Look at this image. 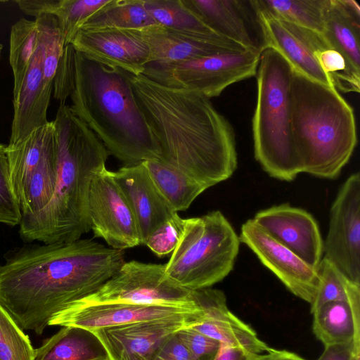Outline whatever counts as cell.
I'll return each mask as SVG.
<instances>
[{"mask_svg": "<svg viewBox=\"0 0 360 360\" xmlns=\"http://www.w3.org/2000/svg\"><path fill=\"white\" fill-rule=\"evenodd\" d=\"M128 31L147 46L148 63H175L247 50L229 39L176 31L161 25Z\"/></svg>", "mask_w": 360, "mask_h": 360, "instance_id": "e0dca14e", "label": "cell"}, {"mask_svg": "<svg viewBox=\"0 0 360 360\" xmlns=\"http://www.w3.org/2000/svg\"><path fill=\"white\" fill-rule=\"evenodd\" d=\"M255 354L240 347L225 344L220 345L214 360H252Z\"/></svg>", "mask_w": 360, "mask_h": 360, "instance_id": "b9f144b4", "label": "cell"}, {"mask_svg": "<svg viewBox=\"0 0 360 360\" xmlns=\"http://www.w3.org/2000/svg\"><path fill=\"white\" fill-rule=\"evenodd\" d=\"M34 356L28 336L0 304V360H34Z\"/></svg>", "mask_w": 360, "mask_h": 360, "instance_id": "d590c367", "label": "cell"}, {"mask_svg": "<svg viewBox=\"0 0 360 360\" xmlns=\"http://www.w3.org/2000/svg\"><path fill=\"white\" fill-rule=\"evenodd\" d=\"M193 297L202 310V316L192 328L221 344L240 347L254 354L272 349L256 332L233 314L227 307L224 292L210 288L193 290Z\"/></svg>", "mask_w": 360, "mask_h": 360, "instance_id": "ac0fdd59", "label": "cell"}, {"mask_svg": "<svg viewBox=\"0 0 360 360\" xmlns=\"http://www.w3.org/2000/svg\"><path fill=\"white\" fill-rule=\"evenodd\" d=\"M56 142L53 122L39 127L25 139L14 145H7L11 180L19 202L30 179L47 150Z\"/></svg>", "mask_w": 360, "mask_h": 360, "instance_id": "cb8c5ba5", "label": "cell"}, {"mask_svg": "<svg viewBox=\"0 0 360 360\" xmlns=\"http://www.w3.org/2000/svg\"><path fill=\"white\" fill-rule=\"evenodd\" d=\"M37 41L41 49L42 71L45 85L53 90L57 68L65 48L63 27L52 14H42L35 18Z\"/></svg>", "mask_w": 360, "mask_h": 360, "instance_id": "836d02e7", "label": "cell"}, {"mask_svg": "<svg viewBox=\"0 0 360 360\" xmlns=\"http://www.w3.org/2000/svg\"><path fill=\"white\" fill-rule=\"evenodd\" d=\"M322 34L344 58L352 81L360 86V7L353 0H328Z\"/></svg>", "mask_w": 360, "mask_h": 360, "instance_id": "603a6c76", "label": "cell"}, {"mask_svg": "<svg viewBox=\"0 0 360 360\" xmlns=\"http://www.w3.org/2000/svg\"><path fill=\"white\" fill-rule=\"evenodd\" d=\"M110 0H20L19 8L26 15L56 16L63 27L65 46L71 44L81 25Z\"/></svg>", "mask_w": 360, "mask_h": 360, "instance_id": "4316f807", "label": "cell"}, {"mask_svg": "<svg viewBox=\"0 0 360 360\" xmlns=\"http://www.w3.org/2000/svg\"><path fill=\"white\" fill-rule=\"evenodd\" d=\"M153 181L172 209L187 210L208 188L176 168L162 161L143 162Z\"/></svg>", "mask_w": 360, "mask_h": 360, "instance_id": "83f0119b", "label": "cell"}, {"mask_svg": "<svg viewBox=\"0 0 360 360\" xmlns=\"http://www.w3.org/2000/svg\"><path fill=\"white\" fill-rule=\"evenodd\" d=\"M6 147L0 143V224L15 226L20 225L22 214L11 184Z\"/></svg>", "mask_w": 360, "mask_h": 360, "instance_id": "8d00e7d4", "label": "cell"}, {"mask_svg": "<svg viewBox=\"0 0 360 360\" xmlns=\"http://www.w3.org/2000/svg\"><path fill=\"white\" fill-rule=\"evenodd\" d=\"M160 149L162 162L208 188L237 168L236 136L210 100L123 70Z\"/></svg>", "mask_w": 360, "mask_h": 360, "instance_id": "7a4b0ae2", "label": "cell"}, {"mask_svg": "<svg viewBox=\"0 0 360 360\" xmlns=\"http://www.w3.org/2000/svg\"><path fill=\"white\" fill-rule=\"evenodd\" d=\"M134 215L141 244L177 212L167 202L143 162L124 165L112 172Z\"/></svg>", "mask_w": 360, "mask_h": 360, "instance_id": "ffe728a7", "label": "cell"}, {"mask_svg": "<svg viewBox=\"0 0 360 360\" xmlns=\"http://www.w3.org/2000/svg\"><path fill=\"white\" fill-rule=\"evenodd\" d=\"M183 231V219L178 213L156 229L146 240V245L154 254L162 257L176 248Z\"/></svg>", "mask_w": 360, "mask_h": 360, "instance_id": "74e56055", "label": "cell"}, {"mask_svg": "<svg viewBox=\"0 0 360 360\" xmlns=\"http://www.w3.org/2000/svg\"><path fill=\"white\" fill-rule=\"evenodd\" d=\"M250 2L256 15L262 49L269 47L276 50L294 70L333 86L314 56L316 51L331 46L323 35L277 18L255 5L252 0Z\"/></svg>", "mask_w": 360, "mask_h": 360, "instance_id": "4fadbf2b", "label": "cell"}, {"mask_svg": "<svg viewBox=\"0 0 360 360\" xmlns=\"http://www.w3.org/2000/svg\"><path fill=\"white\" fill-rule=\"evenodd\" d=\"M105 302L199 308L193 290L172 281L165 264L135 260L125 262L97 291L72 306Z\"/></svg>", "mask_w": 360, "mask_h": 360, "instance_id": "9c48e42d", "label": "cell"}, {"mask_svg": "<svg viewBox=\"0 0 360 360\" xmlns=\"http://www.w3.org/2000/svg\"><path fill=\"white\" fill-rule=\"evenodd\" d=\"M207 25L247 50L262 49L253 32L260 34L255 11L249 1L182 0Z\"/></svg>", "mask_w": 360, "mask_h": 360, "instance_id": "44dd1931", "label": "cell"}, {"mask_svg": "<svg viewBox=\"0 0 360 360\" xmlns=\"http://www.w3.org/2000/svg\"><path fill=\"white\" fill-rule=\"evenodd\" d=\"M143 1L147 12L159 25L176 31L228 39L207 25L182 0Z\"/></svg>", "mask_w": 360, "mask_h": 360, "instance_id": "4dcf8cb0", "label": "cell"}, {"mask_svg": "<svg viewBox=\"0 0 360 360\" xmlns=\"http://www.w3.org/2000/svg\"><path fill=\"white\" fill-rule=\"evenodd\" d=\"M34 360H109L105 347L90 330L63 326L34 349Z\"/></svg>", "mask_w": 360, "mask_h": 360, "instance_id": "d4e9b609", "label": "cell"}, {"mask_svg": "<svg viewBox=\"0 0 360 360\" xmlns=\"http://www.w3.org/2000/svg\"><path fill=\"white\" fill-rule=\"evenodd\" d=\"M261 51H231L169 63H149L142 75L161 85L210 99L229 86L255 76Z\"/></svg>", "mask_w": 360, "mask_h": 360, "instance_id": "ba28073f", "label": "cell"}, {"mask_svg": "<svg viewBox=\"0 0 360 360\" xmlns=\"http://www.w3.org/2000/svg\"><path fill=\"white\" fill-rule=\"evenodd\" d=\"M87 217L94 237L103 238L110 248L124 250L142 245L130 205L112 172L105 166L98 169L91 178Z\"/></svg>", "mask_w": 360, "mask_h": 360, "instance_id": "30bf717a", "label": "cell"}, {"mask_svg": "<svg viewBox=\"0 0 360 360\" xmlns=\"http://www.w3.org/2000/svg\"><path fill=\"white\" fill-rule=\"evenodd\" d=\"M360 347L353 342L324 346V350L317 360H359Z\"/></svg>", "mask_w": 360, "mask_h": 360, "instance_id": "ab89813d", "label": "cell"}, {"mask_svg": "<svg viewBox=\"0 0 360 360\" xmlns=\"http://www.w3.org/2000/svg\"><path fill=\"white\" fill-rule=\"evenodd\" d=\"M52 91L44 82L41 49L37 41L20 89L13 97L14 114L8 145L21 142L48 124L46 114Z\"/></svg>", "mask_w": 360, "mask_h": 360, "instance_id": "7402d4cb", "label": "cell"}, {"mask_svg": "<svg viewBox=\"0 0 360 360\" xmlns=\"http://www.w3.org/2000/svg\"><path fill=\"white\" fill-rule=\"evenodd\" d=\"M252 360H306L298 354L287 350L273 349L265 354H255Z\"/></svg>", "mask_w": 360, "mask_h": 360, "instance_id": "7bdbcfd3", "label": "cell"}, {"mask_svg": "<svg viewBox=\"0 0 360 360\" xmlns=\"http://www.w3.org/2000/svg\"><path fill=\"white\" fill-rule=\"evenodd\" d=\"M37 46L35 20L21 18L14 23L10 34L9 61L13 73V97L22 86L30 63Z\"/></svg>", "mask_w": 360, "mask_h": 360, "instance_id": "e575fe53", "label": "cell"}, {"mask_svg": "<svg viewBox=\"0 0 360 360\" xmlns=\"http://www.w3.org/2000/svg\"><path fill=\"white\" fill-rule=\"evenodd\" d=\"M291 131L302 172L337 178L357 143L353 108L333 86L292 69Z\"/></svg>", "mask_w": 360, "mask_h": 360, "instance_id": "5b68a950", "label": "cell"}, {"mask_svg": "<svg viewBox=\"0 0 360 360\" xmlns=\"http://www.w3.org/2000/svg\"><path fill=\"white\" fill-rule=\"evenodd\" d=\"M71 44L91 60L134 75L148 63L147 46L128 30H79Z\"/></svg>", "mask_w": 360, "mask_h": 360, "instance_id": "d6986e66", "label": "cell"}, {"mask_svg": "<svg viewBox=\"0 0 360 360\" xmlns=\"http://www.w3.org/2000/svg\"><path fill=\"white\" fill-rule=\"evenodd\" d=\"M60 103L70 98L74 112L124 165L162 161L160 146L137 105L123 70L65 46L53 83Z\"/></svg>", "mask_w": 360, "mask_h": 360, "instance_id": "3957f363", "label": "cell"}, {"mask_svg": "<svg viewBox=\"0 0 360 360\" xmlns=\"http://www.w3.org/2000/svg\"><path fill=\"white\" fill-rule=\"evenodd\" d=\"M271 15L298 26L321 33L328 0H252Z\"/></svg>", "mask_w": 360, "mask_h": 360, "instance_id": "1f68e13d", "label": "cell"}, {"mask_svg": "<svg viewBox=\"0 0 360 360\" xmlns=\"http://www.w3.org/2000/svg\"><path fill=\"white\" fill-rule=\"evenodd\" d=\"M202 312L200 307L193 309L165 305L105 302L70 307L54 316L49 326H72L92 330L142 321L189 316Z\"/></svg>", "mask_w": 360, "mask_h": 360, "instance_id": "2e32d148", "label": "cell"}, {"mask_svg": "<svg viewBox=\"0 0 360 360\" xmlns=\"http://www.w3.org/2000/svg\"><path fill=\"white\" fill-rule=\"evenodd\" d=\"M177 335L193 360H214L221 345L219 341L199 333L192 327L182 328Z\"/></svg>", "mask_w": 360, "mask_h": 360, "instance_id": "f35d334b", "label": "cell"}, {"mask_svg": "<svg viewBox=\"0 0 360 360\" xmlns=\"http://www.w3.org/2000/svg\"><path fill=\"white\" fill-rule=\"evenodd\" d=\"M239 245V236L219 210L183 219L181 236L165 264L166 274L189 290L210 288L232 271Z\"/></svg>", "mask_w": 360, "mask_h": 360, "instance_id": "52a82bcc", "label": "cell"}, {"mask_svg": "<svg viewBox=\"0 0 360 360\" xmlns=\"http://www.w3.org/2000/svg\"><path fill=\"white\" fill-rule=\"evenodd\" d=\"M319 285L311 304V313L325 303L347 302L360 307V284L345 276L333 263L323 257L317 267Z\"/></svg>", "mask_w": 360, "mask_h": 360, "instance_id": "d6a6232c", "label": "cell"}, {"mask_svg": "<svg viewBox=\"0 0 360 360\" xmlns=\"http://www.w3.org/2000/svg\"><path fill=\"white\" fill-rule=\"evenodd\" d=\"M57 166V149L55 142L47 150L34 171L19 202L22 217L34 214L49 203L56 188Z\"/></svg>", "mask_w": 360, "mask_h": 360, "instance_id": "f546056e", "label": "cell"}, {"mask_svg": "<svg viewBox=\"0 0 360 360\" xmlns=\"http://www.w3.org/2000/svg\"><path fill=\"white\" fill-rule=\"evenodd\" d=\"M239 239L289 291L309 304L312 302L319 281L317 269L279 243L252 219L242 225Z\"/></svg>", "mask_w": 360, "mask_h": 360, "instance_id": "5bb4252c", "label": "cell"}, {"mask_svg": "<svg viewBox=\"0 0 360 360\" xmlns=\"http://www.w3.org/2000/svg\"><path fill=\"white\" fill-rule=\"evenodd\" d=\"M52 122L57 149L56 184L43 210L21 218L19 233L28 243L73 241L91 230L87 217L90 182L110 155L70 106L60 103Z\"/></svg>", "mask_w": 360, "mask_h": 360, "instance_id": "277c9868", "label": "cell"}, {"mask_svg": "<svg viewBox=\"0 0 360 360\" xmlns=\"http://www.w3.org/2000/svg\"><path fill=\"white\" fill-rule=\"evenodd\" d=\"M125 262L93 239L25 245L0 265V304L23 330L41 334L59 313L97 291Z\"/></svg>", "mask_w": 360, "mask_h": 360, "instance_id": "6da1fadb", "label": "cell"}, {"mask_svg": "<svg viewBox=\"0 0 360 360\" xmlns=\"http://www.w3.org/2000/svg\"><path fill=\"white\" fill-rule=\"evenodd\" d=\"M202 314L102 327L91 331L103 344L109 360H155L174 334L196 325Z\"/></svg>", "mask_w": 360, "mask_h": 360, "instance_id": "7c38bea8", "label": "cell"}, {"mask_svg": "<svg viewBox=\"0 0 360 360\" xmlns=\"http://www.w3.org/2000/svg\"><path fill=\"white\" fill-rule=\"evenodd\" d=\"M155 360H193V359L176 333L166 342Z\"/></svg>", "mask_w": 360, "mask_h": 360, "instance_id": "60d3db41", "label": "cell"}, {"mask_svg": "<svg viewBox=\"0 0 360 360\" xmlns=\"http://www.w3.org/2000/svg\"><path fill=\"white\" fill-rule=\"evenodd\" d=\"M312 314L313 332L324 346L353 342L360 347V307L347 302H329Z\"/></svg>", "mask_w": 360, "mask_h": 360, "instance_id": "484cf974", "label": "cell"}, {"mask_svg": "<svg viewBox=\"0 0 360 360\" xmlns=\"http://www.w3.org/2000/svg\"><path fill=\"white\" fill-rule=\"evenodd\" d=\"M292 74V67L278 51L262 49L252 122L254 154L269 176L285 181L302 173L291 131Z\"/></svg>", "mask_w": 360, "mask_h": 360, "instance_id": "8992f818", "label": "cell"}, {"mask_svg": "<svg viewBox=\"0 0 360 360\" xmlns=\"http://www.w3.org/2000/svg\"><path fill=\"white\" fill-rule=\"evenodd\" d=\"M253 221L311 266L317 269L323 252L318 224L306 210L281 204L258 212Z\"/></svg>", "mask_w": 360, "mask_h": 360, "instance_id": "9a60e30c", "label": "cell"}, {"mask_svg": "<svg viewBox=\"0 0 360 360\" xmlns=\"http://www.w3.org/2000/svg\"><path fill=\"white\" fill-rule=\"evenodd\" d=\"M158 24L147 12L143 0H110L79 30H139Z\"/></svg>", "mask_w": 360, "mask_h": 360, "instance_id": "f1b7e54d", "label": "cell"}, {"mask_svg": "<svg viewBox=\"0 0 360 360\" xmlns=\"http://www.w3.org/2000/svg\"><path fill=\"white\" fill-rule=\"evenodd\" d=\"M324 258L360 284V175L351 174L332 205Z\"/></svg>", "mask_w": 360, "mask_h": 360, "instance_id": "8fae6325", "label": "cell"}, {"mask_svg": "<svg viewBox=\"0 0 360 360\" xmlns=\"http://www.w3.org/2000/svg\"><path fill=\"white\" fill-rule=\"evenodd\" d=\"M2 49H3V46H2V44L0 43V59H1V56Z\"/></svg>", "mask_w": 360, "mask_h": 360, "instance_id": "ee69618b", "label": "cell"}]
</instances>
